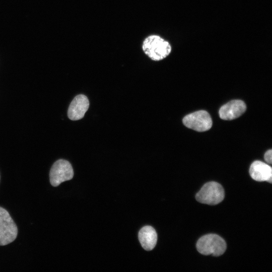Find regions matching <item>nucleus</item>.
Instances as JSON below:
<instances>
[{"label":"nucleus","mask_w":272,"mask_h":272,"mask_svg":"<svg viewBox=\"0 0 272 272\" xmlns=\"http://www.w3.org/2000/svg\"><path fill=\"white\" fill-rule=\"evenodd\" d=\"M142 48L148 57L155 61L166 58L172 51L170 43L157 34L146 37L142 42Z\"/></svg>","instance_id":"1"},{"label":"nucleus","mask_w":272,"mask_h":272,"mask_svg":"<svg viewBox=\"0 0 272 272\" xmlns=\"http://www.w3.org/2000/svg\"><path fill=\"white\" fill-rule=\"evenodd\" d=\"M226 248L225 241L221 237L215 234H209L202 236L196 243L197 251L205 255H221L225 252Z\"/></svg>","instance_id":"2"},{"label":"nucleus","mask_w":272,"mask_h":272,"mask_svg":"<svg viewBox=\"0 0 272 272\" xmlns=\"http://www.w3.org/2000/svg\"><path fill=\"white\" fill-rule=\"evenodd\" d=\"M224 190L222 186L214 181L204 184L195 195L197 201L209 205L219 203L224 199Z\"/></svg>","instance_id":"3"},{"label":"nucleus","mask_w":272,"mask_h":272,"mask_svg":"<svg viewBox=\"0 0 272 272\" xmlns=\"http://www.w3.org/2000/svg\"><path fill=\"white\" fill-rule=\"evenodd\" d=\"M18 235L17 226L9 212L0 207V246L13 242Z\"/></svg>","instance_id":"4"},{"label":"nucleus","mask_w":272,"mask_h":272,"mask_svg":"<svg viewBox=\"0 0 272 272\" xmlns=\"http://www.w3.org/2000/svg\"><path fill=\"white\" fill-rule=\"evenodd\" d=\"M74 176V170L71 163L65 160L59 159L52 165L49 172V180L51 185L58 186Z\"/></svg>","instance_id":"5"},{"label":"nucleus","mask_w":272,"mask_h":272,"mask_svg":"<svg viewBox=\"0 0 272 272\" xmlns=\"http://www.w3.org/2000/svg\"><path fill=\"white\" fill-rule=\"evenodd\" d=\"M183 123L187 127L199 132L210 129L213 124L210 114L205 110H199L186 115Z\"/></svg>","instance_id":"6"},{"label":"nucleus","mask_w":272,"mask_h":272,"mask_svg":"<svg viewBox=\"0 0 272 272\" xmlns=\"http://www.w3.org/2000/svg\"><path fill=\"white\" fill-rule=\"evenodd\" d=\"M89 107V101L85 95L80 94L76 96L70 104L67 116L72 120L82 119Z\"/></svg>","instance_id":"7"},{"label":"nucleus","mask_w":272,"mask_h":272,"mask_svg":"<svg viewBox=\"0 0 272 272\" xmlns=\"http://www.w3.org/2000/svg\"><path fill=\"white\" fill-rule=\"evenodd\" d=\"M246 109L245 103L240 100H233L223 105L219 110V116L224 120H230L242 115Z\"/></svg>","instance_id":"8"},{"label":"nucleus","mask_w":272,"mask_h":272,"mask_svg":"<svg viewBox=\"0 0 272 272\" xmlns=\"http://www.w3.org/2000/svg\"><path fill=\"white\" fill-rule=\"evenodd\" d=\"M249 174L251 178L257 181L272 182L271 167L260 161H255L251 164Z\"/></svg>","instance_id":"9"},{"label":"nucleus","mask_w":272,"mask_h":272,"mask_svg":"<svg viewBox=\"0 0 272 272\" xmlns=\"http://www.w3.org/2000/svg\"><path fill=\"white\" fill-rule=\"evenodd\" d=\"M139 239L142 247L147 251H150L156 245L157 234L152 227L146 226L140 230Z\"/></svg>","instance_id":"10"},{"label":"nucleus","mask_w":272,"mask_h":272,"mask_svg":"<svg viewBox=\"0 0 272 272\" xmlns=\"http://www.w3.org/2000/svg\"><path fill=\"white\" fill-rule=\"evenodd\" d=\"M271 156H272L271 150H269L265 152L264 156V158L267 163L269 164H271V162H272Z\"/></svg>","instance_id":"11"}]
</instances>
